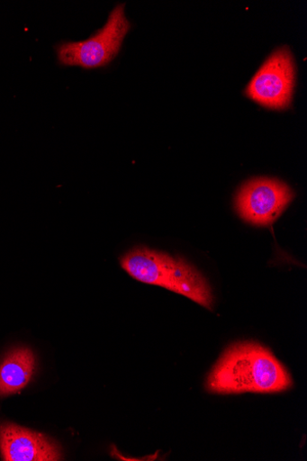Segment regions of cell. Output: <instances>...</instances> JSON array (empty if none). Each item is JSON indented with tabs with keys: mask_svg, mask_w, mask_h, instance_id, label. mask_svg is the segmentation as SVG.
Instances as JSON below:
<instances>
[{
	"mask_svg": "<svg viewBox=\"0 0 307 461\" xmlns=\"http://www.w3.org/2000/svg\"><path fill=\"white\" fill-rule=\"evenodd\" d=\"M293 197V192L286 184L276 179L257 178L240 188L236 208L246 222L269 226L282 215Z\"/></svg>",
	"mask_w": 307,
	"mask_h": 461,
	"instance_id": "5b68a950",
	"label": "cell"
},
{
	"mask_svg": "<svg viewBox=\"0 0 307 461\" xmlns=\"http://www.w3.org/2000/svg\"><path fill=\"white\" fill-rule=\"evenodd\" d=\"M131 29L125 16V5H117L110 14L106 24L89 39L61 41L56 47L60 65L95 69L107 66L118 55L122 41Z\"/></svg>",
	"mask_w": 307,
	"mask_h": 461,
	"instance_id": "3957f363",
	"label": "cell"
},
{
	"mask_svg": "<svg viewBox=\"0 0 307 461\" xmlns=\"http://www.w3.org/2000/svg\"><path fill=\"white\" fill-rule=\"evenodd\" d=\"M295 83V65L286 47L275 51L261 66L246 89L258 104L275 110L291 105Z\"/></svg>",
	"mask_w": 307,
	"mask_h": 461,
	"instance_id": "277c9868",
	"label": "cell"
},
{
	"mask_svg": "<svg viewBox=\"0 0 307 461\" xmlns=\"http://www.w3.org/2000/svg\"><path fill=\"white\" fill-rule=\"evenodd\" d=\"M293 386L284 366L257 343L235 344L222 355L208 375L206 389L218 394L275 393Z\"/></svg>",
	"mask_w": 307,
	"mask_h": 461,
	"instance_id": "6da1fadb",
	"label": "cell"
},
{
	"mask_svg": "<svg viewBox=\"0 0 307 461\" xmlns=\"http://www.w3.org/2000/svg\"><path fill=\"white\" fill-rule=\"evenodd\" d=\"M34 370L35 357L31 349L11 351L0 364V396H9L25 388Z\"/></svg>",
	"mask_w": 307,
	"mask_h": 461,
	"instance_id": "52a82bcc",
	"label": "cell"
},
{
	"mask_svg": "<svg viewBox=\"0 0 307 461\" xmlns=\"http://www.w3.org/2000/svg\"><path fill=\"white\" fill-rule=\"evenodd\" d=\"M121 265L131 277L165 287L212 311L213 297L205 277L181 258H174L161 251L139 247L129 251Z\"/></svg>",
	"mask_w": 307,
	"mask_h": 461,
	"instance_id": "7a4b0ae2",
	"label": "cell"
},
{
	"mask_svg": "<svg viewBox=\"0 0 307 461\" xmlns=\"http://www.w3.org/2000/svg\"><path fill=\"white\" fill-rule=\"evenodd\" d=\"M0 452L5 461H58L60 446L50 438L12 423L0 426Z\"/></svg>",
	"mask_w": 307,
	"mask_h": 461,
	"instance_id": "8992f818",
	"label": "cell"
}]
</instances>
